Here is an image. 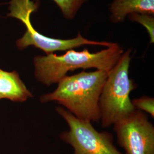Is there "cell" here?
Segmentation results:
<instances>
[{
    "label": "cell",
    "mask_w": 154,
    "mask_h": 154,
    "mask_svg": "<svg viewBox=\"0 0 154 154\" xmlns=\"http://www.w3.org/2000/svg\"><path fill=\"white\" fill-rule=\"evenodd\" d=\"M113 126L126 154H154V126L146 113L137 109Z\"/></svg>",
    "instance_id": "obj_6"
},
{
    "label": "cell",
    "mask_w": 154,
    "mask_h": 154,
    "mask_svg": "<svg viewBox=\"0 0 154 154\" xmlns=\"http://www.w3.org/2000/svg\"><path fill=\"white\" fill-rule=\"evenodd\" d=\"M119 45H112L96 53L87 49L77 51L69 50L62 55L50 54L37 55L33 59L34 77L39 82L49 86L57 84L69 72L77 69H95L109 72L114 67L123 53Z\"/></svg>",
    "instance_id": "obj_2"
},
{
    "label": "cell",
    "mask_w": 154,
    "mask_h": 154,
    "mask_svg": "<svg viewBox=\"0 0 154 154\" xmlns=\"http://www.w3.org/2000/svg\"><path fill=\"white\" fill-rule=\"evenodd\" d=\"M110 20L122 23L131 14H154V0H113L110 5Z\"/></svg>",
    "instance_id": "obj_8"
},
{
    "label": "cell",
    "mask_w": 154,
    "mask_h": 154,
    "mask_svg": "<svg viewBox=\"0 0 154 154\" xmlns=\"http://www.w3.org/2000/svg\"><path fill=\"white\" fill-rule=\"evenodd\" d=\"M55 110L69 127L61 132L60 139L72 146V154H123L114 145L112 134L99 132L91 122L78 119L62 106Z\"/></svg>",
    "instance_id": "obj_5"
},
{
    "label": "cell",
    "mask_w": 154,
    "mask_h": 154,
    "mask_svg": "<svg viewBox=\"0 0 154 154\" xmlns=\"http://www.w3.org/2000/svg\"><path fill=\"white\" fill-rule=\"evenodd\" d=\"M132 103L136 109L148 114L154 118V98L149 96H142L132 100Z\"/></svg>",
    "instance_id": "obj_11"
},
{
    "label": "cell",
    "mask_w": 154,
    "mask_h": 154,
    "mask_svg": "<svg viewBox=\"0 0 154 154\" xmlns=\"http://www.w3.org/2000/svg\"><path fill=\"white\" fill-rule=\"evenodd\" d=\"M127 17L130 20L139 23L146 29L149 36L150 42L153 44L154 42V15L134 13L128 15Z\"/></svg>",
    "instance_id": "obj_10"
},
{
    "label": "cell",
    "mask_w": 154,
    "mask_h": 154,
    "mask_svg": "<svg viewBox=\"0 0 154 154\" xmlns=\"http://www.w3.org/2000/svg\"><path fill=\"white\" fill-rule=\"evenodd\" d=\"M38 4L32 0H11L8 16L19 20L25 25L26 32L21 38L17 41L16 45L20 50L34 46L42 50L46 55L58 51L74 49L83 45L100 46L109 47L113 42L92 41L83 37L80 32L76 37L72 39L54 38L39 33L33 27L30 21L32 14L37 11Z\"/></svg>",
    "instance_id": "obj_4"
},
{
    "label": "cell",
    "mask_w": 154,
    "mask_h": 154,
    "mask_svg": "<svg viewBox=\"0 0 154 154\" xmlns=\"http://www.w3.org/2000/svg\"><path fill=\"white\" fill-rule=\"evenodd\" d=\"M33 97L16 71L6 72L0 69V99L24 102Z\"/></svg>",
    "instance_id": "obj_7"
},
{
    "label": "cell",
    "mask_w": 154,
    "mask_h": 154,
    "mask_svg": "<svg viewBox=\"0 0 154 154\" xmlns=\"http://www.w3.org/2000/svg\"><path fill=\"white\" fill-rule=\"evenodd\" d=\"M107 75L108 72L97 70L67 75L55 90L41 96L40 102H56L78 119L99 122V98Z\"/></svg>",
    "instance_id": "obj_1"
},
{
    "label": "cell",
    "mask_w": 154,
    "mask_h": 154,
    "mask_svg": "<svg viewBox=\"0 0 154 154\" xmlns=\"http://www.w3.org/2000/svg\"><path fill=\"white\" fill-rule=\"evenodd\" d=\"M131 50L122 54L114 67L108 72L99 100L101 126L114 125L137 110L130 98V93L137 88L129 76Z\"/></svg>",
    "instance_id": "obj_3"
},
{
    "label": "cell",
    "mask_w": 154,
    "mask_h": 154,
    "mask_svg": "<svg viewBox=\"0 0 154 154\" xmlns=\"http://www.w3.org/2000/svg\"><path fill=\"white\" fill-rule=\"evenodd\" d=\"M58 6L63 17L67 20H72L88 0H53Z\"/></svg>",
    "instance_id": "obj_9"
}]
</instances>
